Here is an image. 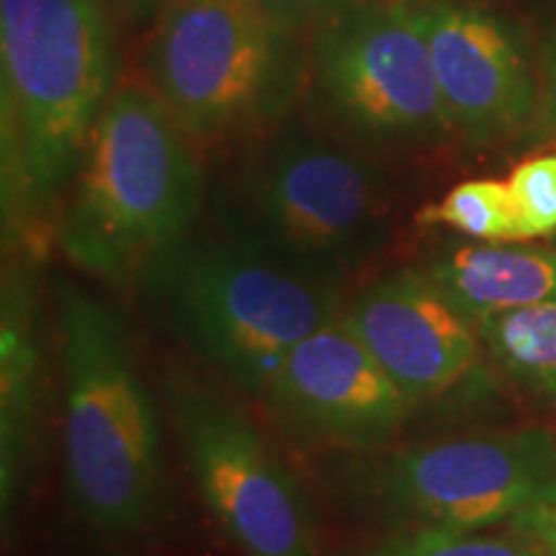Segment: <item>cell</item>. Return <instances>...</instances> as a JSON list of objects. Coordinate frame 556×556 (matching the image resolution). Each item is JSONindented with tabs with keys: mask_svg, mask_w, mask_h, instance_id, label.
Masks as SVG:
<instances>
[{
	"mask_svg": "<svg viewBox=\"0 0 556 556\" xmlns=\"http://www.w3.org/2000/svg\"><path fill=\"white\" fill-rule=\"evenodd\" d=\"M475 328L505 377L533 397L556 402V302L505 312Z\"/></svg>",
	"mask_w": 556,
	"mask_h": 556,
	"instance_id": "14",
	"label": "cell"
},
{
	"mask_svg": "<svg viewBox=\"0 0 556 556\" xmlns=\"http://www.w3.org/2000/svg\"><path fill=\"white\" fill-rule=\"evenodd\" d=\"M348 479L400 528L484 531L556 497V435L523 426L415 443L371 456Z\"/></svg>",
	"mask_w": 556,
	"mask_h": 556,
	"instance_id": "7",
	"label": "cell"
},
{
	"mask_svg": "<svg viewBox=\"0 0 556 556\" xmlns=\"http://www.w3.org/2000/svg\"><path fill=\"white\" fill-rule=\"evenodd\" d=\"M356 556H548L536 541L520 536H486L482 531L413 526L397 528Z\"/></svg>",
	"mask_w": 556,
	"mask_h": 556,
	"instance_id": "16",
	"label": "cell"
},
{
	"mask_svg": "<svg viewBox=\"0 0 556 556\" xmlns=\"http://www.w3.org/2000/svg\"><path fill=\"white\" fill-rule=\"evenodd\" d=\"M428 227H448L479 242H516L510 197L503 180H464L451 189L438 204L417 214Z\"/></svg>",
	"mask_w": 556,
	"mask_h": 556,
	"instance_id": "15",
	"label": "cell"
},
{
	"mask_svg": "<svg viewBox=\"0 0 556 556\" xmlns=\"http://www.w3.org/2000/svg\"><path fill=\"white\" fill-rule=\"evenodd\" d=\"M289 34L253 0H170L144 73L193 139L235 137L289 109L302 83Z\"/></svg>",
	"mask_w": 556,
	"mask_h": 556,
	"instance_id": "6",
	"label": "cell"
},
{
	"mask_svg": "<svg viewBox=\"0 0 556 556\" xmlns=\"http://www.w3.org/2000/svg\"><path fill=\"white\" fill-rule=\"evenodd\" d=\"M263 400L304 441L361 454L392 441L415 405L343 317L294 345Z\"/></svg>",
	"mask_w": 556,
	"mask_h": 556,
	"instance_id": "10",
	"label": "cell"
},
{
	"mask_svg": "<svg viewBox=\"0 0 556 556\" xmlns=\"http://www.w3.org/2000/svg\"><path fill=\"white\" fill-rule=\"evenodd\" d=\"M31 364L34 353L18 332L16 319L5 317L3 328V475L16 469L21 428L31 409ZM9 477L3 482L9 484ZM3 484V486H5Z\"/></svg>",
	"mask_w": 556,
	"mask_h": 556,
	"instance_id": "18",
	"label": "cell"
},
{
	"mask_svg": "<svg viewBox=\"0 0 556 556\" xmlns=\"http://www.w3.org/2000/svg\"><path fill=\"white\" fill-rule=\"evenodd\" d=\"M11 184L45 204L73 184L114 96V37L101 0H0Z\"/></svg>",
	"mask_w": 556,
	"mask_h": 556,
	"instance_id": "3",
	"label": "cell"
},
{
	"mask_svg": "<svg viewBox=\"0 0 556 556\" xmlns=\"http://www.w3.org/2000/svg\"><path fill=\"white\" fill-rule=\"evenodd\" d=\"M65 467L75 507L96 531L135 536L155 516L163 441L122 319L78 289L60 294Z\"/></svg>",
	"mask_w": 556,
	"mask_h": 556,
	"instance_id": "2",
	"label": "cell"
},
{
	"mask_svg": "<svg viewBox=\"0 0 556 556\" xmlns=\"http://www.w3.org/2000/svg\"><path fill=\"white\" fill-rule=\"evenodd\" d=\"M139 278L176 336L255 397H266L294 345L343 315L338 287L238 240H184Z\"/></svg>",
	"mask_w": 556,
	"mask_h": 556,
	"instance_id": "5",
	"label": "cell"
},
{
	"mask_svg": "<svg viewBox=\"0 0 556 556\" xmlns=\"http://www.w3.org/2000/svg\"><path fill=\"white\" fill-rule=\"evenodd\" d=\"M170 402L193 484L229 541L245 556H323L307 495L258 430L206 389Z\"/></svg>",
	"mask_w": 556,
	"mask_h": 556,
	"instance_id": "9",
	"label": "cell"
},
{
	"mask_svg": "<svg viewBox=\"0 0 556 556\" xmlns=\"http://www.w3.org/2000/svg\"><path fill=\"white\" fill-rule=\"evenodd\" d=\"M510 197L516 242H528L556 232V155L528 157L510 173Z\"/></svg>",
	"mask_w": 556,
	"mask_h": 556,
	"instance_id": "17",
	"label": "cell"
},
{
	"mask_svg": "<svg viewBox=\"0 0 556 556\" xmlns=\"http://www.w3.org/2000/svg\"><path fill=\"white\" fill-rule=\"evenodd\" d=\"M415 9L454 131L486 144L533 122L539 75L505 21L454 0H415Z\"/></svg>",
	"mask_w": 556,
	"mask_h": 556,
	"instance_id": "11",
	"label": "cell"
},
{
	"mask_svg": "<svg viewBox=\"0 0 556 556\" xmlns=\"http://www.w3.org/2000/svg\"><path fill=\"white\" fill-rule=\"evenodd\" d=\"M340 317L413 402L458 384L482 356L475 323L422 270L400 268L377 278Z\"/></svg>",
	"mask_w": 556,
	"mask_h": 556,
	"instance_id": "12",
	"label": "cell"
},
{
	"mask_svg": "<svg viewBox=\"0 0 556 556\" xmlns=\"http://www.w3.org/2000/svg\"><path fill=\"white\" fill-rule=\"evenodd\" d=\"M253 3L278 26L294 31L307 24L319 26L323 21L336 16L338 11L348 9L353 0H253Z\"/></svg>",
	"mask_w": 556,
	"mask_h": 556,
	"instance_id": "19",
	"label": "cell"
},
{
	"mask_svg": "<svg viewBox=\"0 0 556 556\" xmlns=\"http://www.w3.org/2000/svg\"><path fill=\"white\" fill-rule=\"evenodd\" d=\"M469 323L556 302V250L526 242H464L420 268Z\"/></svg>",
	"mask_w": 556,
	"mask_h": 556,
	"instance_id": "13",
	"label": "cell"
},
{
	"mask_svg": "<svg viewBox=\"0 0 556 556\" xmlns=\"http://www.w3.org/2000/svg\"><path fill=\"white\" fill-rule=\"evenodd\" d=\"M106 3L124 11L127 16H148L152 11H163L170 0H106Z\"/></svg>",
	"mask_w": 556,
	"mask_h": 556,
	"instance_id": "22",
	"label": "cell"
},
{
	"mask_svg": "<svg viewBox=\"0 0 556 556\" xmlns=\"http://www.w3.org/2000/svg\"><path fill=\"white\" fill-rule=\"evenodd\" d=\"M510 526L520 536L536 541L548 556H556V497L520 513L510 520Z\"/></svg>",
	"mask_w": 556,
	"mask_h": 556,
	"instance_id": "21",
	"label": "cell"
},
{
	"mask_svg": "<svg viewBox=\"0 0 556 556\" xmlns=\"http://www.w3.org/2000/svg\"><path fill=\"white\" fill-rule=\"evenodd\" d=\"M191 142L155 90H114L73 178L62 253L101 281L124 283L180 245L204 204Z\"/></svg>",
	"mask_w": 556,
	"mask_h": 556,
	"instance_id": "1",
	"label": "cell"
},
{
	"mask_svg": "<svg viewBox=\"0 0 556 556\" xmlns=\"http://www.w3.org/2000/svg\"><path fill=\"white\" fill-rule=\"evenodd\" d=\"M531 127L539 137H556V31L544 41L539 62V106Z\"/></svg>",
	"mask_w": 556,
	"mask_h": 556,
	"instance_id": "20",
	"label": "cell"
},
{
	"mask_svg": "<svg viewBox=\"0 0 556 556\" xmlns=\"http://www.w3.org/2000/svg\"><path fill=\"white\" fill-rule=\"evenodd\" d=\"M309 83L358 142L430 148L454 135L415 0H353L317 26Z\"/></svg>",
	"mask_w": 556,
	"mask_h": 556,
	"instance_id": "8",
	"label": "cell"
},
{
	"mask_svg": "<svg viewBox=\"0 0 556 556\" xmlns=\"http://www.w3.org/2000/svg\"><path fill=\"white\" fill-rule=\"evenodd\" d=\"M389 219L392 191L379 165L299 127L248 157L227 206L240 245L332 287L384 248Z\"/></svg>",
	"mask_w": 556,
	"mask_h": 556,
	"instance_id": "4",
	"label": "cell"
}]
</instances>
